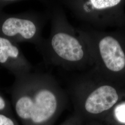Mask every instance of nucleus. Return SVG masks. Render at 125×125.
<instances>
[{"instance_id": "obj_7", "label": "nucleus", "mask_w": 125, "mask_h": 125, "mask_svg": "<svg viewBox=\"0 0 125 125\" xmlns=\"http://www.w3.org/2000/svg\"><path fill=\"white\" fill-rule=\"evenodd\" d=\"M121 1L120 0H91L89 3L95 9H103L115 6Z\"/></svg>"}, {"instance_id": "obj_2", "label": "nucleus", "mask_w": 125, "mask_h": 125, "mask_svg": "<svg viewBox=\"0 0 125 125\" xmlns=\"http://www.w3.org/2000/svg\"><path fill=\"white\" fill-rule=\"evenodd\" d=\"M50 16L51 31L38 47L45 62L55 66L81 61L84 51L81 42L68 30L63 13L58 5H52Z\"/></svg>"}, {"instance_id": "obj_10", "label": "nucleus", "mask_w": 125, "mask_h": 125, "mask_svg": "<svg viewBox=\"0 0 125 125\" xmlns=\"http://www.w3.org/2000/svg\"><path fill=\"white\" fill-rule=\"evenodd\" d=\"M6 107V102L4 98L0 95V110H3Z\"/></svg>"}, {"instance_id": "obj_5", "label": "nucleus", "mask_w": 125, "mask_h": 125, "mask_svg": "<svg viewBox=\"0 0 125 125\" xmlns=\"http://www.w3.org/2000/svg\"><path fill=\"white\" fill-rule=\"evenodd\" d=\"M118 95L116 90L110 86H103L94 90L86 99L85 110L93 114L107 110L117 102Z\"/></svg>"}, {"instance_id": "obj_6", "label": "nucleus", "mask_w": 125, "mask_h": 125, "mask_svg": "<svg viewBox=\"0 0 125 125\" xmlns=\"http://www.w3.org/2000/svg\"><path fill=\"white\" fill-rule=\"evenodd\" d=\"M101 55L105 65L113 72L121 71L125 66V55L119 42L106 36L99 44Z\"/></svg>"}, {"instance_id": "obj_3", "label": "nucleus", "mask_w": 125, "mask_h": 125, "mask_svg": "<svg viewBox=\"0 0 125 125\" xmlns=\"http://www.w3.org/2000/svg\"><path fill=\"white\" fill-rule=\"evenodd\" d=\"M48 17L33 12L9 16L0 23V33L2 37L16 43H30L38 47L44 39L42 31Z\"/></svg>"}, {"instance_id": "obj_8", "label": "nucleus", "mask_w": 125, "mask_h": 125, "mask_svg": "<svg viewBox=\"0 0 125 125\" xmlns=\"http://www.w3.org/2000/svg\"><path fill=\"white\" fill-rule=\"evenodd\" d=\"M114 115L117 121L125 124V103L119 104L115 108Z\"/></svg>"}, {"instance_id": "obj_9", "label": "nucleus", "mask_w": 125, "mask_h": 125, "mask_svg": "<svg viewBox=\"0 0 125 125\" xmlns=\"http://www.w3.org/2000/svg\"><path fill=\"white\" fill-rule=\"evenodd\" d=\"M0 125H15L13 121L9 117L0 114Z\"/></svg>"}, {"instance_id": "obj_4", "label": "nucleus", "mask_w": 125, "mask_h": 125, "mask_svg": "<svg viewBox=\"0 0 125 125\" xmlns=\"http://www.w3.org/2000/svg\"><path fill=\"white\" fill-rule=\"evenodd\" d=\"M0 63L8 66L16 77L31 72L32 68L16 43L0 36Z\"/></svg>"}, {"instance_id": "obj_1", "label": "nucleus", "mask_w": 125, "mask_h": 125, "mask_svg": "<svg viewBox=\"0 0 125 125\" xmlns=\"http://www.w3.org/2000/svg\"><path fill=\"white\" fill-rule=\"evenodd\" d=\"M15 111L24 125H50L62 103V91L48 74L30 72L16 77Z\"/></svg>"}]
</instances>
